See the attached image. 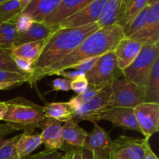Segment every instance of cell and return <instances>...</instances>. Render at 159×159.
I'll return each mask as SVG.
<instances>
[{
    "label": "cell",
    "instance_id": "cell-24",
    "mask_svg": "<svg viewBox=\"0 0 159 159\" xmlns=\"http://www.w3.org/2000/svg\"><path fill=\"white\" fill-rule=\"evenodd\" d=\"M146 102L159 103V59L154 65L144 90Z\"/></svg>",
    "mask_w": 159,
    "mask_h": 159
},
{
    "label": "cell",
    "instance_id": "cell-30",
    "mask_svg": "<svg viewBox=\"0 0 159 159\" xmlns=\"http://www.w3.org/2000/svg\"><path fill=\"white\" fill-rule=\"evenodd\" d=\"M20 137V134L10 138V141L0 149V159H20L16 148Z\"/></svg>",
    "mask_w": 159,
    "mask_h": 159
},
{
    "label": "cell",
    "instance_id": "cell-40",
    "mask_svg": "<svg viewBox=\"0 0 159 159\" xmlns=\"http://www.w3.org/2000/svg\"><path fill=\"white\" fill-rule=\"evenodd\" d=\"M142 159H158V157H157V155L155 154V152L152 151L149 142L146 144L144 156H143Z\"/></svg>",
    "mask_w": 159,
    "mask_h": 159
},
{
    "label": "cell",
    "instance_id": "cell-10",
    "mask_svg": "<svg viewBox=\"0 0 159 159\" xmlns=\"http://www.w3.org/2000/svg\"><path fill=\"white\" fill-rule=\"evenodd\" d=\"M107 0H93L76 13L65 19L58 25V29L78 27L97 23Z\"/></svg>",
    "mask_w": 159,
    "mask_h": 159
},
{
    "label": "cell",
    "instance_id": "cell-13",
    "mask_svg": "<svg viewBox=\"0 0 159 159\" xmlns=\"http://www.w3.org/2000/svg\"><path fill=\"white\" fill-rule=\"evenodd\" d=\"M38 128L42 130L40 138L45 150H61L64 146L61 123L52 118L45 117L40 123Z\"/></svg>",
    "mask_w": 159,
    "mask_h": 159
},
{
    "label": "cell",
    "instance_id": "cell-31",
    "mask_svg": "<svg viewBox=\"0 0 159 159\" xmlns=\"http://www.w3.org/2000/svg\"><path fill=\"white\" fill-rule=\"evenodd\" d=\"M34 20L28 15L20 13L16 17L15 21V28L17 34H23L26 32L34 23Z\"/></svg>",
    "mask_w": 159,
    "mask_h": 159
},
{
    "label": "cell",
    "instance_id": "cell-25",
    "mask_svg": "<svg viewBox=\"0 0 159 159\" xmlns=\"http://www.w3.org/2000/svg\"><path fill=\"white\" fill-rule=\"evenodd\" d=\"M16 20L2 23L0 25V48L10 51L15 47L18 34L15 28Z\"/></svg>",
    "mask_w": 159,
    "mask_h": 159
},
{
    "label": "cell",
    "instance_id": "cell-1",
    "mask_svg": "<svg viewBox=\"0 0 159 159\" xmlns=\"http://www.w3.org/2000/svg\"><path fill=\"white\" fill-rule=\"evenodd\" d=\"M124 37L122 28L117 24L100 27L85 39L72 52L43 70L36 76L30 85L33 87L38 81L48 76L54 75L57 71L70 69L72 66L86 59L100 57L109 51H113L120 40Z\"/></svg>",
    "mask_w": 159,
    "mask_h": 159
},
{
    "label": "cell",
    "instance_id": "cell-44",
    "mask_svg": "<svg viewBox=\"0 0 159 159\" xmlns=\"http://www.w3.org/2000/svg\"><path fill=\"white\" fill-rule=\"evenodd\" d=\"M19 1H20V4H21V6H22V8H23V9L26 6H27L28 4H29L30 2L31 1H32V0H19Z\"/></svg>",
    "mask_w": 159,
    "mask_h": 159
},
{
    "label": "cell",
    "instance_id": "cell-21",
    "mask_svg": "<svg viewBox=\"0 0 159 159\" xmlns=\"http://www.w3.org/2000/svg\"><path fill=\"white\" fill-rule=\"evenodd\" d=\"M43 107L45 117L52 118L61 123L75 119V111L68 102H49Z\"/></svg>",
    "mask_w": 159,
    "mask_h": 159
},
{
    "label": "cell",
    "instance_id": "cell-11",
    "mask_svg": "<svg viewBox=\"0 0 159 159\" xmlns=\"http://www.w3.org/2000/svg\"><path fill=\"white\" fill-rule=\"evenodd\" d=\"M100 120L110 121L114 127H120L124 130L141 133L134 109L132 108L112 106L99 115L98 122Z\"/></svg>",
    "mask_w": 159,
    "mask_h": 159
},
{
    "label": "cell",
    "instance_id": "cell-23",
    "mask_svg": "<svg viewBox=\"0 0 159 159\" xmlns=\"http://www.w3.org/2000/svg\"><path fill=\"white\" fill-rule=\"evenodd\" d=\"M123 0H107L97 24L99 27L116 24L122 7Z\"/></svg>",
    "mask_w": 159,
    "mask_h": 159
},
{
    "label": "cell",
    "instance_id": "cell-32",
    "mask_svg": "<svg viewBox=\"0 0 159 159\" xmlns=\"http://www.w3.org/2000/svg\"><path fill=\"white\" fill-rule=\"evenodd\" d=\"M28 78H29V75H27L18 74V73L0 70V82H19L24 83V82H27Z\"/></svg>",
    "mask_w": 159,
    "mask_h": 159
},
{
    "label": "cell",
    "instance_id": "cell-5",
    "mask_svg": "<svg viewBox=\"0 0 159 159\" xmlns=\"http://www.w3.org/2000/svg\"><path fill=\"white\" fill-rule=\"evenodd\" d=\"M123 77L122 71L118 67L114 51H111L98 57L94 66L85 73L89 84L106 85Z\"/></svg>",
    "mask_w": 159,
    "mask_h": 159
},
{
    "label": "cell",
    "instance_id": "cell-36",
    "mask_svg": "<svg viewBox=\"0 0 159 159\" xmlns=\"http://www.w3.org/2000/svg\"><path fill=\"white\" fill-rule=\"evenodd\" d=\"M51 91L68 92L71 90V80L65 78H58L51 82Z\"/></svg>",
    "mask_w": 159,
    "mask_h": 159
},
{
    "label": "cell",
    "instance_id": "cell-28",
    "mask_svg": "<svg viewBox=\"0 0 159 159\" xmlns=\"http://www.w3.org/2000/svg\"><path fill=\"white\" fill-rule=\"evenodd\" d=\"M148 6H146L136 17L133 20V21L130 23L127 29L124 30V34L125 37H130L138 32L141 27L145 23L146 20H147V15H148Z\"/></svg>",
    "mask_w": 159,
    "mask_h": 159
},
{
    "label": "cell",
    "instance_id": "cell-16",
    "mask_svg": "<svg viewBox=\"0 0 159 159\" xmlns=\"http://www.w3.org/2000/svg\"><path fill=\"white\" fill-rule=\"evenodd\" d=\"M62 0H32L21 12L34 22H43L57 7Z\"/></svg>",
    "mask_w": 159,
    "mask_h": 159
},
{
    "label": "cell",
    "instance_id": "cell-14",
    "mask_svg": "<svg viewBox=\"0 0 159 159\" xmlns=\"http://www.w3.org/2000/svg\"><path fill=\"white\" fill-rule=\"evenodd\" d=\"M143 43L131 37H124L113 50L117 59L118 67L121 71L127 68L139 54Z\"/></svg>",
    "mask_w": 159,
    "mask_h": 159
},
{
    "label": "cell",
    "instance_id": "cell-39",
    "mask_svg": "<svg viewBox=\"0 0 159 159\" xmlns=\"http://www.w3.org/2000/svg\"><path fill=\"white\" fill-rule=\"evenodd\" d=\"M16 131H17V130L11 124H7V123L0 124V139L5 138L6 136L11 134Z\"/></svg>",
    "mask_w": 159,
    "mask_h": 159
},
{
    "label": "cell",
    "instance_id": "cell-3",
    "mask_svg": "<svg viewBox=\"0 0 159 159\" xmlns=\"http://www.w3.org/2000/svg\"><path fill=\"white\" fill-rule=\"evenodd\" d=\"M7 112L2 120L18 130L34 131L45 118L43 107L23 97L6 101Z\"/></svg>",
    "mask_w": 159,
    "mask_h": 159
},
{
    "label": "cell",
    "instance_id": "cell-7",
    "mask_svg": "<svg viewBox=\"0 0 159 159\" xmlns=\"http://www.w3.org/2000/svg\"><path fill=\"white\" fill-rule=\"evenodd\" d=\"M112 106L111 84H108L106 85L89 102L84 104L79 111L75 113L74 120H76L75 122L88 120L92 123H98L99 115Z\"/></svg>",
    "mask_w": 159,
    "mask_h": 159
},
{
    "label": "cell",
    "instance_id": "cell-17",
    "mask_svg": "<svg viewBox=\"0 0 159 159\" xmlns=\"http://www.w3.org/2000/svg\"><path fill=\"white\" fill-rule=\"evenodd\" d=\"M57 30L55 26H50L43 22H34L31 27L26 32L18 34L15 46L29 42L46 40Z\"/></svg>",
    "mask_w": 159,
    "mask_h": 159
},
{
    "label": "cell",
    "instance_id": "cell-9",
    "mask_svg": "<svg viewBox=\"0 0 159 159\" xmlns=\"http://www.w3.org/2000/svg\"><path fill=\"white\" fill-rule=\"evenodd\" d=\"M134 112L144 139L149 140L151 137L158 132L159 103L142 102L134 109Z\"/></svg>",
    "mask_w": 159,
    "mask_h": 159
},
{
    "label": "cell",
    "instance_id": "cell-19",
    "mask_svg": "<svg viewBox=\"0 0 159 159\" xmlns=\"http://www.w3.org/2000/svg\"><path fill=\"white\" fill-rule=\"evenodd\" d=\"M148 6V0H123L116 24L119 25L124 32L134 19Z\"/></svg>",
    "mask_w": 159,
    "mask_h": 159
},
{
    "label": "cell",
    "instance_id": "cell-27",
    "mask_svg": "<svg viewBox=\"0 0 159 159\" xmlns=\"http://www.w3.org/2000/svg\"><path fill=\"white\" fill-rule=\"evenodd\" d=\"M22 10L23 8L19 0H6L0 4V22L16 20Z\"/></svg>",
    "mask_w": 159,
    "mask_h": 159
},
{
    "label": "cell",
    "instance_id": "cell-45",
    "mask_svg": "<svg viewBox=\"0 0 159 159\" xmlns=\"http://www.w3.org/2000/svg\"><path fill=\"white\" fill-rule=\"evenodd\" d=\"M157 2H159V0H148V6L155 4V3Z\"/></svg>",
    "mask_w": 159,
    "mask_h": 159
},
{
    "label": "cell",
    "instance_id": "cell-47",
    "mask_svg": "<svg viewBox=\"0 0 159 159\" xmlns=\"http://www.w3.org/2000/svg\"><path fill=\"white\" fill-rule=\"evenodd\" d=\"M1 23H1V22H0V25H1Z\"/></svg>",
    "mask_w": 159,
    "mask_h": 159
},
{
    "label": "cell",
    "instance_id": "cell-43",
    "mask_svg": "<svg viewBox=\"0 0 159 159\" xmlns=\"http://www.w3.org/2000/svg\"><path fill=\"white\" fill-rule=\"evenodd\" d=\"M9 141H10V138H1V139H0V149H1L3 146L6 145Z\"/></svg>",
    "mask_w": 159,
    "mask_h": 159
},
{
    "label": "cell",
    "instance_id": "cell-4",
    "mask_svg": "<svg viewBox=\"0 0 159 159\" xmlns=\"http://www.w3.org/2000/svg\"><path fill=\"white\" fill-rule=\"evenodd\" d=\"M159 59V43L144 44L135 60L122 71L123 77L145 90L154 65Z\"/></svg>",
    "mask_w": 159,
    "mask_h": 159
},
{
    "label": "cell",
    "instance_id": "cell-18",
    "mask_svg": "<svg viewBox=\"0 0 159 159\" xmlns=\"http://www.w3.org/2000/svg\"><path fill=\"white\" fill-rule=\"evenodd\" d=\"M87 134L88 133L84 129L79 127L75 120L66 121L65 124L62 125L64 146L70 148H82Z\"/></svg>",
    "mask_w": 159,
    "mask_h": 159
},
{
    "label": "cell",
    "instance_id": "cell-46",
    "mask_svg": "<svg viewBox=\"0 0 159 159\" xmlns=\"http://www.w3.org/2000/svg\"><path fill=\"white\" fill-rule=\"evenodd\" d=\"M6 1V0H0V4H1V3H2L3 2H5Z\"/></svg>",
    "mask_w": 159,
    "mask_h": 159
},
{
    "label": "cell",
    "instance_id": "cell-26",
    "mask_svg": "<svg viewBox=\"0 0 159 159\" xmlns=\"http://www.w3.org/2000/svg\"><path fill=\"white\" fill-rule=\"evenodd\" d=\"M105 85H91L89 84V86L87 87L86 89L83 92V93L78 94V96H74L71 98L68 103L69 104L70 107L73 109L75 113L79 111L80 110L81 107L84 105V104L87 103L89 102L97 93L102 89Z\"/></svg>",
    "mask_w": 159,
    "mask_h": 159
},
{
    "label": "cell",
    "instance_id": "cell-8",
    "mask_svg": "<svg viewBox=\"0 0 159 159\" xmlns=\"http://www.w3.org/2000/svg\"><path fill=\"white\" fill-rule=\"evenodd\" d=\"M93 130L87 134L82 148L93 154L95 159H110L114 148V141L110 134L97 123H93Z\"/></svg>",
    "mask_w": 159,
    "mask_h": 159
},
{
    "label": "cell",
    "instance_id": "cell-33",
    "mask_svg": "<svg viewBox=\"0 0 159 159\" xmlns=\"http://www.w3.org/2000/svg\"><path fill=\"white\" fill-rule=\"evenodd\" d=\"M11 57H12L16 66L17 67V68L22 73L27 75H30L32 74L33 71H34V68H33L34 63L32 61L26 60V59L21 58V57H15V56L12 55V54H11Z\"/></svg>",
    "mask_w": 159,
    "mask_h": 159
},
{
    "label": "cell",
    "instance_id": "cell-41",
    "mask_svg": "<svg viewBox=\"0 0 159 159\" xmlns=\"http://www.w3.org/2000/svg\"><path fill=\"white\" fill-rule=\"evenodd\" d=\"M23 83L19 82H0V91L1 90H6L14 87L20 86Z\"/></svg>",
    "mask_w": 159,
    "mask_h": 159
},
{
    "label": "cell",
    "instance_id": "cell-42",
    "mask_svg": "<svg viewBox=\"0 0 159 159\" xmlns=\"http://www.w3.org/2000/svg\"><path fill=\"white\" fill-rule=\"evenodd\" d=\"M7 112V103L6 102L0 101V120H2Z\"/></svg>",
    "mask_w": 159,
    "mask_h": 159
},
{
    "label": "cell",
    "instance_id": "cell-15",
    "mask_svg": "<svg viewBox=\"0 0 159 159\" xmlns=\"http://www.w3.org/2000/svg\"><path fill=\"white\" fill-rule=\"evenodd\" d=\"M93 0H62L58 7L44 20L43 23L58 29V25L62 21L76 13L91 3Z\"/></svg>",
    "mask_w": 159,
    "mask_h": 159
},
{
    "label": "cell",
    "instance_id": "cell-34",
    "mask_svg": "<svg viewBox=\"0 0 159 159\" xmlns=\"http://www.w3.org/2000/svg\"><path fill=\"white\" fill-rule=\"evenodd\" d=\"M64 153L59 151H47L43 150L35 155H29L23 159H62Z\"/></svg>",
    "mask_w": 159,
    "mask_h": 159
},
{
    "label": "cell",
    "instance_id": "cell-38",
    "mask_svg": "<svg viewBox=\"0 0 159 159\" xmlns=\"http://www.w3.org/2000/svg\"><path fill=\"white\" fill-rule=\"evenodd\" d=\"M54 75H60L63 76L65 79H68V80H74V79H77V78L80 77V76L85 75V73L82 72V71H79V70H73V71H68L67 70H61V71H58L54 74Z\"/></svg>",
    "mask_w": 159,
    "mask_h": 159
},
{
    "label": "cell",
    "instance_id": "cell-22",
    "mask_svg": "<svg viewBox=\"0 0 159 159\" xmlns=\"http://www.w3.org/2000/svg\"><path fill=\"white\" fill-rule=\"evenodd\" d=\"M46 40L16 45L10 50V54L15 57L26 59L34 63L40 55V51L46 42Z\"/></svg>",
    "mask_w": 159,
    "mask_h": 159
},
{
    "label": "cell",
    "instance_id": "cell-20",
    "mask_svg": "<svg viewBox=\"0 0 159 159\" xmlns=\"http://www.w3.org/2000/svg\"><path fill=\"white\" fill-rule=\"evenodd\" d=\"M42 144L40 134L35 131H25L20 134L16 145L17 155L20 159L30 155L34 151Z\"/></svg>",
    "mask_w": 159,
    "mask_h": 159
},
{
    "label": "cell",
    "instance_id": "cell-37",
    "mask_svg": "<svg viewBox=\"0 0 159 159\" xmlns=\"http://www.w3.org/2000/svg\"><path fill=\"white\" fill-rule=\"evenodd\" d=\"M98 57H93V58H89L86 60L81 61L78 63L77 65H74L71 67L70 69H75V70H79V71H82L84 73H86L94 66L96 62L97 61Z\"/></svg>",
    "mask_w": 159,
    "mask_h": 159
},
{
    "label": "cell",
    "instance_id": "cell-29",
    "mask_svg": "<svg viewBox=\"0 0 159 159\" xmlns=\"http://www.w3.org/2000/svg\"><path fill=\"white\" fill-rule=\"evenodd\" d=\"M0 70L25 75L22 73L14 64L11 57L10 51L2 48H0Z\"/></svg>",
    "mask_w": 159,
    "mask_h": 159
},
{
    "label": "cell",
    "instance_id": "cell-35",
    "mask_svg": "<svg viewBox=\"0 0 159 159\" xmlns=\"http://www.w3.org/2000/svg\"><path fill=\"white\" fill-rule=\"evenodd\" d=\"M89 85V84L85 78V75L80 76V77L71 81V89L77 94H80L86 89Z\"/></svg>",
    "mask_w": 159,
    "mask_h": 159
},
{
    "label": "cell",
    "instance_id": "cell-6",
    "mask_svg": "<svg viewBox=\"0 0 159 159\" xmlns=\"http://www.w3.org/2000/svg\"><path fill=\"white\" fill-rule=\"evenodd\" d=\"M111 90L113 107L134 109L137 106L145 102L144 90L124 77L112 82Z\"/></svg>",
    "mask_w": 159,
    "mask_h": 159
},
{
    "label": "cell",
    "instance_id": "cell-12",
    "mask_svg": "<svg viewBox=\"0 0 159 159\" xmlns=\"http://www.w3.org/2000/svg\"><path fill=\"white\" fill-rule=\"evenodd\" d=\"M129 37L138 40L143 44L159 43V2L148 6L144 25Z\"/></svg>",
    "mask_w": 159,
    "mask_h": 159
},
{
    "label": "cell",
    "instance_id": "cell-2",
    "mask_svg": "<svg viewBox=\"0 0 159 159\" xmlns=\"http://www.w3.org/2000/svg\"><path fill=\"white\" fill-rule=\"evenodd\" d=\"M96 23L78 27L62 28L56 30L46 40L40 54L34 63L33 73L29 75V85L43 70L61 60L72 52L85 39L99 29Z\"/></svg>",
    "mask_w": 159,
    "mask_h": 159
}]
</instances>
